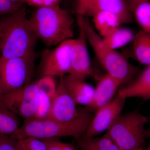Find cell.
Instances as JSON below:
<instances>
[{
  "instance_id": "obj_12",
  "label": "cell",
  "mask_w": 150,
  "mask_h": 150,
  "mask_svg": "<svg viewBox=\"0 0 150 150\" xmlns=\"http://www.w3.org/2000/svg\"><path fill=\"white\" fill-rule=\"evenodd\" d=\"M76 105L65 86L64 76L60 77L47 119L61 121L71 120L79 113L80 109L77 108Z\"/></svg>"
},
{
  "instance_id": "obj_16",
  "label": "cell",
  "mask_w": 150,
  "mask_h": 150,
  "mask_svg": "<svg viewBox=\"0 0 150 150\" xmlns=\"http://www.w3.org/2000/svg\"><path fill=\"white\" fill-rule=\"evenodd\" d=\"M91 18L94 28L102 38L107 36L123 24L118 15L110 12H99Z\"/></svg>"
},
{
  "instance_id": "obj_34",
  "label": "cell",
  "mask_w": 150,
  "mask_h": 150,
  "mask_svg": "<svg viewBox=\"0 0 150 150\" xmlns=\"http://www.w3.org/2000/svg\"><path fill=\"white\" fill-rule=\"evenodd\" d=\"M1 55H0V57H1ZM0 102L2 104V102H1V96H0Z\"/></svg>"
},
{
  "instance_id": "obj_25",
  "label": "cell",
  "mask_w": 150,
  "mask_h": 150,
  "mask_svg": "<svg viewBox=\"0 0 150 150\" xmlns=\"http://www.w3.org/2000/svg\"><path fill=\"white\" fill-rule=\"evenodd\" d=\"M47 150H78L73 144L61 142L58 139H50L43 140Z\"/></svg>"
},
{
  "instance_id": "obj_7",
  "label": "cell",
  "mask_w": 150,
  "mask_h": 150,
  "mask_svg": "<svg viewBox=\"0 0 150 150\" xmlns=\"http://www.w3.org/2000/svg\"><path fill=\"white\" fill-rule=\"evenodd\" d=\"M40 91L34 83H30L2 96L7 110L25 120L33 118L37 108Z\"/></svg>"
},
{
  "instance_id": "obj_3",
  "label": "cell",
  "mask_w": 150,
  "mask_h": 150,
  "mask_svg": "<svg viewBox=\"0 0 150 150\" xmlns=\"http://www.w3.org/2000/svg\"><path fill=\"white\" fill-rule=\"evenodd\" d=\"M28 18L36 37L46 46H57L73 38L74 19L59 4L36 8Z\"/></svg>"
},
{
  "instance_id": "obj_18",
  "label": "cell",
  "mask_w": 150,
  "mask_h": 150,
  "mask_svg": "<svg viewBox=\"0 0 150 150\" xmlns=\"http://www.w3.org/2000/svg\"><path fill=\"white\" fill-rule=\"evenodd\" d=\"M126 4L142 30L150 33V0H135Z\"/></svg>"
},
{
  "instance_id": "obj_28",
  "label": "cell",
  "mask_w": 150,
  "mask_h": 150,
  "mask_svg": "<svg viewBox=\"0 0 150 150\" xmlns=\"http://www.w3.org/2000/svg\"><path fill=\"white\" fill-rule=\"evenodd\" d=\"M60 0H25V4L36 8L50 6L59 4Z\"/></svg>"
},
{
  "instance_id": "obj_27",
  "label": "cell",
  "mask_w": 150,
  "mask_h": 150,
  "mask_svg": "<svg viewBox=\"0 0 150 150\" xmlns=\"http://www.w3.org/2000/svg\"><path fill=\"white\" fill-rule=\"evenodd\" d=\"M0 150H18L16 140L10 136L0 134Z\"/></svg>"
},
{
  "instance_id": "obj_31",
  "label": "cell",
  "mask_w": 150,
  "mask_h": 150,
  "mask_svg": "<svg viewBox=\"0 0 150 150\" xmlns=\"http://www.w3.org/2000/svg\"><path fill=\"white\" fill-rule=\"evenodd\" d=\"M0 108H1V109H3V110H7L5 108L4 105H3V104H2L1 103V102H0Z\"/></svg>"
},
{
  "instance_id": "obj_19",
  "label": "cell",
  "mask_w": 150,
  "mask_h": 150,
  "mask_svg": "<svg viewBox=\"0 0 150 150\" xmlns=\"http://www.w3.org/2000/svg\"><path fill=\"white\" fill-rule=\"evenodd\" d=\"M75 140L81 150H121L105 134L98 137L83 136Z\"/></svg>"
},
{
  "instance_id": "obj_8",
  "label": "cell",
  "mask_w": 150,
  "mask_h": 150,
  "mask_svg": "<svg viewBox=\"0 0 150 150\" xmlns=\"http://www.w3.org/2000/svg\"><path fill=\"white\" fill-rule=\"evenodd\" d=\"M72 39L64 41L51 51H46L43 56L40 73L43 76H64L71 68V48Z\"/></svg>"
},
{
  "instance_id": "obj_15",
  "label": "cell",
  "mask_w": 150,
  "mask_h": 150,
  "mask_svg": "<svg viewBox=\"0 0 150 150\" xmlns=\"http://www.w3.org/2000/svg\"><path fill=\"white\" fill-rule=\"evenodd\" d=\"M64 80L68 92L77 105L87 106L91 103L95 88L83 80L75 79L69 75L64 76Z\"/></svg>"
},
{
  "instance_id": "obj_17",
  "label": "cell",
  "mask_w": 150,
  "mask_h": 150,
  "mask_svg": "<svg viewBox=\"0 0 150 150\" xmlns=\"http://www.w3.org/2000/svg\"><path fill=\"white\" fill-rule=\"evenodd\" d=\"M132 43L136 59L142 64L150 65V33L141 30L136 33Z\"/></svg>"
},
{
  "instance_id": "obj_29",
  "label": "cell",
  "mask_w": 150,
  "mask_h": 150,
  "mask_svg": "<svg viewBox=\"0 0 150 150\" xmlns=\"http://www.w3.org/2000/svg\"><path fill=\"white\" fill-rule=\"evenodd\" d=\"M9 1L19 4L23 5L25 4V0H9Z\"/></svg>"
},
{
  "instance_id": "obj_4",
  "label": "cell",
  "mask_w": 150,
  "mask_h": 150,
  "mask_svg": "<svg viewBox=\"0 0 150 150\" xmlns=\"http://www.w3.org/2000/svg\"><path fill=\"white\" fill-rule=\"evenodd\" d=\"M76 21L107 74L119 81L121 85L133 81L140 72L139 69L131 65L122 54L105 45L88 18L76 15Z\"/></svg>"
},
{
  "instance_id": "obj_23",
  "label": "cell",
  "mask_w": 150,
  "mask_h": 150,
  "mask_svg": "<svg viewBox=\"0 0 150 150\" xmlns=\"http://www.w3.org/2000/svg\"><path fill=\"white\" fill-rule=\"evenodd\" d=\"M16 141L18 150H47L44 141L35 137H28Z\"/></svg>"
},
{
  "instance_id": "obj_2",
  "label": "cell",
  "mask_w": 150,
  "mask_h": 150,
  "mask_svg": "<svg viewBox=\"0 0 150 150\" xmlns=\"http://www.w3.org/2000/svg\"><path fill=\"white\" fill-rule=\"evenodd\" d=\"M79 109V114L68 121H58L50 119L25 120L17 131L10 137L16 140L28 137H35L43 140L73 137L75 139L83 137L94 113L82 108Z\"/></svg>"
},
{
  "instance_id": "obj_26",
  "label": "cell",
  "mask_w": 150,
  "mask_h": 150,
  "mask_svg": "<svg viewBox=\"0 0 150 150\" xmlns=\"http://www.w3.org/2000/svg\"><path fill=\"white\" fill-rule=\"evenodd\" d=\"M23 5L9 0H0V18L14 12Z\"/></svg>"
},
{
  "instance_id": "obj_11",
  "label": "cell",
  "mask_w": 150,
  "mask_h": 150,
  "mask_svg": "<svg viewBox=\"0 0 150 150\" xmlns=\"http://www.w3.org/2000/svg\"><path fill=\"white\" fill-rule=\"evenodd\" d=\"M84 32L79 28L77 37L72 38L71 48V68L69 75L84 80L93 74L91 62Z\"/></svg>"
},
{
  "instance_id": "obj_20",
  "label": "cell",
  "mask_w": 150,
  "mask_h": 150,
  "mask_svg": "<svg viewBox=\"0 0 150 150\" xmlns=\"http://www.w3.org/2000/svg\"><path fill=\"white\" fill-rule=\"evenodd\" d=\"M135 35L136 33L132 30L121 26L107 36L102 38L106 46L116 50L132 43Z\"/></svg>"
},
{
  "instance_id": "obj_10",
  "label": "cell",
  "mask_w": 150,
  "mask_h": 150,
  "mask_svg": "<svg viewBox=\"0 0 150 150\" xmlns=\"http://www.w3.org/2000/svg\"><path fill=\"white\" fill-rule=\"evenodd\" d=\"M126 100L117 92L110 102L100 108L94 113L84 137L88 138L96 137L107 131L116 118L121 115Z\"/></svg>"
},
{
  "instance_id": "obj_30",
  "label": "cell",
  "mask_w": 150,
  "mask_h": 150,
  "mask_svg": "<svg viewBox=\"0 0 150 150\" xmlns=\"http://www.w3.org/2000/svg\"><path fill=\"white\" fill-rule=\"evenodd\" d=\"M137 150H150V144L147 147L144 148L143 147L140 148Z\"/></svg>"
},
{
  "instance_id": "obj_9",
  "label": "cell",
  "mask_w": 150,
  "mask_h": 150,
  "mask_svg": "<svg viewBox=\"0 0 150 150\" xmlns=\"http://www.w3.org/2000/svg\"><path fill=\"white\" fill-rule=\"evenodd\" d=\"M110 12L121 18L124 23H131L133 17L125 0H77L76 15L88 18L99 12Z\"/></svg>"
},
{
  "instance_id": "obj_22",
  "label": "cell",
  "mask_w": 150,
  "mask_h": 150,
  "mask_svg": "<svg viewBox=\"0 0 150 150\" xmlns=\"http://www.w3.org/2000/svg\"><path fill=\"white\" fill-rule=\"evenodd\" d=\"M51 103L52 99L44 93L40 91L37 108L32 119L39 120L47 119L51 112Z\"/></svg>"
},
{
  "instance_id": "obj_21",
  "label": "cell",
  "mask_w": 150,
  "mask_h": 150,
  "mask_svg": "<svg viewBox=\"0 0 150 150\" xmlns=\"http://www.w3.org/2000/svg\"><path fill=\"white\" fill-rule=\"evenodd\" d=\"M19 123L17 115L0 108V134L11 136L19 129Z\"/></svg>"
},
{
  "instance_id": "obj_1",
  "label": "cell",
  "mask_w": 150,
  "mask_h": 150,
  "mask_svg": "<svg viewBox=\"0 0 150 150\" xmlns=\"http://www.w3.org/2000/svg\"><path fill=\"white\" fill-rule=\"evenodd\" d=\"M37 39L24 6L0 18L1 57L11 59L34 55Z\"/></svg>"
},
{
  "instance_id": "obj_24",
  "label": "cell",
  "mask_w": 150,
  "mask_h": 150,
  "mask_svg": "<svg viewBox=\"0 0 150 150\" xmlns=\"http://www.w3.org/2000/svg\"><path fill=\"white\" fill-rule=\"evenodd\" d=\"M35 83L40 91L44 93L51 99H53L57 88L54 77L43 76Z\"/></svg>"
},
{
  "instance_id": "obj_33",
  "label": "cell",
  "mask_w": 150,
  "mask_h": 150,
  "mask_svg": "<svg viewBox=\"0 0 150 150\" xmlns=\"http://www.w3.org/2000/svg\"><path fill=\"white\" fill-rule=\"evenodd\" d=\"M149 121L150 122V117H149ZM148 135H149V137L150 138V129L149 131V133H148Z\"/></svg>"
},
{
  "instance_id": "obj_32",
  "label": "cell",
  "mask_w": 150,
  "mask_h": 150,
  "mask_svg": "<svg viewBox=\"0 0 150 150\" xmlns=\"http://www.w3.org/2000/svg\"><path fill=\"white\" fill-rule=\"evenodd\" d=\"M135 1V0H125L126 3L128 2L131 1Z\"/></svg>"
},
{
  "instance_id": "obj_14",
  "label": "cell",
  "mask_w": 150,
  "mask_h": 150,
  "mask_svg": "<svg viewBox=\"0 0 150 150\" xmlns=\"http://www.w3.org/2000/svg\"><path fill=\"white\" fill-rule=\"evenodd\" d=\"M118 92L124 98H139L144 101L150 100V65L141 71L136 77Z\"/></svg>"
},
{
  "instance_id": "obj_5",
  "label": "cell",
  "mask_w": 150,
  "mask_h": 150,
  "mask_svg": "<svg viewBox=\"0 0 150 150\" xmlns=\"http://www.w3.org/2000/svg\"><path fill=\"white\" fill-rule=\"evenodd\" d=\"M149 117L136 109L120 115L105 134L121 150H137L143 147L147 133L145 126Z\"/></svg>"
},
{
  "instance_id": "obj_13",
  "label": "cell",
  "mask_w": 150,
  "mask_h": 150,
  "mask_svg": "<svg viewBox=\"0 0 150 150\" xmlns=\"http://www.w3.org/2000/svg\"><path fill=\"white\" fill-rule=\"evenodd\" d=\"M121 84L119 81L106 74L98 81L95 88L91 102L83 109L95 113L100 108L107 104L115 97Z\"/></svg>"
},
{
  "instance_id": "obj_6",
  "label": "cell",
  "mask_w": 150,
  "mask_h": 150,
  "mask_svg": "<svg viewBox=\"0 0 150 150\" xmlns=\"http://www.w3.org/2000/svg\"><path fill=\"white\" fill-rule=\"evenodd\" d=\"M35 54L5 59L0 57V96L30 83Z\"/></svg>"
}]
</instances>
